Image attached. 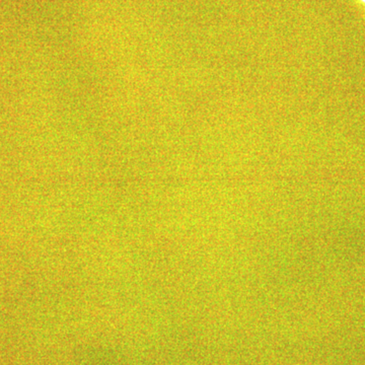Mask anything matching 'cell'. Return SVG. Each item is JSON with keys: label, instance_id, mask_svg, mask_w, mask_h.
<instances>
[{"label": "cell", "instance_id": "1", "mask_svg": "<svg viewBox=\"0 0 365 365\" xmlns=\"http://www.w3.org/2000/svg\"><path fill=\"white\" fill-rule=\"evenodd\" d=\"M359 1L361 2V4H364L365 6V0H359Z\"/></svg>", "mask_w": 365, "mask_h": 365}]
</instances>
